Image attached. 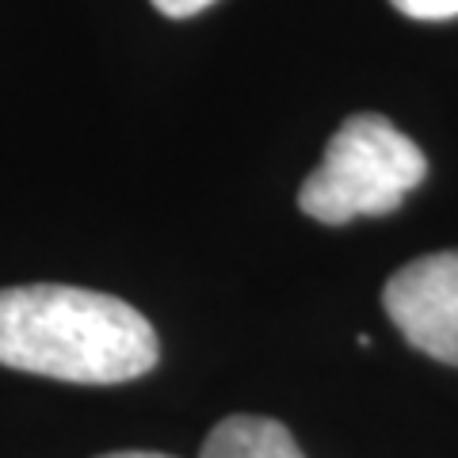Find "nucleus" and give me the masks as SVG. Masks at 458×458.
<instances>
[{
    "instance_id": "obj_4",
    "label": "nucleus",
    "mask_w": 458,
    "mask_h": 458,
    "mask_svg": "<svg viewBox=\"0 0 458 458\" xmlns=\"http://www.w3.org/2000/svg\"><path fill=\"white\" fill-rule=\"evenodd\" d=\"M199 458H306L286 424L267 417H225L214 424Z\"/></svg>"
},
{
    "instance_id": "obj_6",
    "label": "nucleus",
    "mask_w": 458,
    "mask_h": 458,
    "mask_svg": "<svg viewBox=\"0 0 458 458\" xmlns=\"http://www.w3.org/2000/svg\"><path fill=\"white\" fill-rule=\"evenodd\" d=\"M214 0H153L157 12H165L168 20H188V16H199L203 8H210Z\"/></svg>"
},
{
    "instance_id": "obj_3",
    "label": "nucleus",
    "mask_w": 458,
    "mask_h": 458,
    "mask_svg": "<svg viewBox=\"0 0 458 458\" xmlns=\"http://www.w3.org/2000/svg\"><path fill=\"white\" fill-rule=\"evenodd\" d=\"M382 306L412 348L458 367V249L420 256L394 271Z\"/></svg>"
},
{
    "instance_id": "obj_7",
    "label": "nucleus",
    "mask_w": 458,
    "mask_h": 458,
    "mask_svg": "<svg viewBox=\"0 0 458 458\" xmlns=\"http://www.w3.org/2000/svg\"><path fill=\"white\" fill-rule=\"evenodd\" d=\"M99 458H176V454H161V451H114V454H99Z\"/></svg>"
},
{
    "instance_id": "obj_2",
    "label": "nucleus",
    "mask_w": 458,
    "mask_h": 458,
    "mask_svg": "<svg viewBox=\"0 0 458 458\" xmlns=\"http://www.w3.org/2000/svg\"><path fill=\"white\" fill-rule=\"evenodd\" d=\"M428 176V157L386 114L363 111L344 119L328 138L321 165L310 172L298 207L313 222L344 225L355 218L394 214Z\"/></svg>"
},
{
    "instance_id": "obj_5",
    "label": "nucleus",
    "mask_w": 458,
    "mask_h": 458,
    "mask_svg": "<svg viewBox=\"0 0 458 458\" xmlns=\"http://www.w3.org/2000/svg\"><path fill=\"white\" fill-rule=\"evenodd\" d=\"M390 4L409 20H424V23H443L458 16V0H390Z\"/></svg>"
},
{
    "instance_id": "obj_1",
    "label": "nucleus",
    "mask_w": 458,
    "mask_h": 458,
    "mask_svg": "<svg viewBox=\"0 0 458 458\" xmlns=\"http://www.w3.org/2000/svg\"><path fill=\"white\" fill-rule=\"evenodd\" d=\"M157 333L123 298L35 283L0 291V367L81 386H119L157 367Z\"/></svg>"
}]
</instances>
